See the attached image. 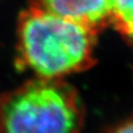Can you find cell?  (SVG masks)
Wrapping results in <instances>:
<instances>
[{"instance_id": "obj_5", "label": "cell", "mask_w": 133, "mask_h": 133, "mask_svg": "<svg viewBox=\"0 0 133 133\" xmlns=\"http://www.w3.org/2000/svg\"><path fill=\"white\" fill-rule=\"evenodd\" d=\"M106 133H133V116L111 127Z\"/></svg>"}, {"instance_id": "obj_2", "label": "cell", "mask_w": 133, "mask_h": 133, "mask_svg": "<svg viewBox=\"0 0 133 133\" xmlns=\"http://www.w3.org/2000/svg\"><path fill=\"white\" fill-rule=\"evenodd\" d=\"M85 108L64 79L36 78L0 95V133H82Z\"/></svg>"}, {"instance_id": "obj_1", "label": "cell", "mask_w": 133, "mask_h": 133, "mask_svg": "<svg viewBox=\"0 0 133 133\" xmlns=\"http://www.w3.org/2000/svg\"><path fill=\"white\" fill-rule=\"evenodd\" d=\"M16 31L17 61L36 78L64 79L96 62L98 32L72 21L29 6Z\"/></svg>"}, {"instance_id": "obj_3", "label": "cell", "mask_w": 133, "mask_h": 133, "mask_svg": "<svg viewBox=\"0 0 133 133\" xmlns=\"http://www.w3.org/2000/svg\"><path fill=\"white\" fill-rule=\"evenodd\" d=\"M29 6L81 24L99 32L109 25V0H29Z\"/></svg>"}, {"instance_id": "obj_4", "label": "cell", "mask_w": 133, "mask_h": 133, "mask_svg": "<svg viewBox=\"0 0 133 133\" xmlns=\"http://www.w3.org/2000/svg\"><path fill=\"white\" fill-rule=\"evenodd\" d=\"M109 24L133 45V0H109Z\"/></svg>"}]
</instances>
